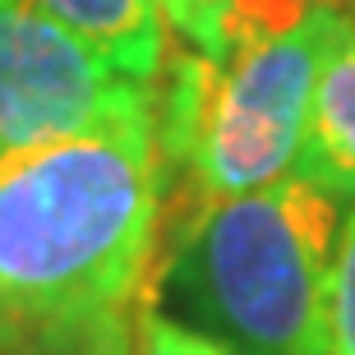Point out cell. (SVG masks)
Instances as JSON below:
<instances>
[{
  "instance_id": "cell-1",
  "label": "cell",
  "mask_w": 355,
  "mask_h": 355,
  "mask_svg": "<svg viewBox=\"0 0 355 355\" xmlns=\"http://www.w3.org/2000/svg\"><path fill=\"white\" fill-rule=\"evenodd\" d=\"M166 198L157 92L0 157V346L88 355L125 328L157 254Z\"/></svg>"
},
{
  "instance_id": "cell-2",
  "label": "cell",
  "mask_w": 355,
  "mask_h": 355,
  "mask_svg": "<svg viewBox=\"0 0 355 355\" xmlns=\"http://www.w3.org/2000/svg\"><path fill=\"white\" fill-rule=\"evenodd\" d=\"M337 194L291 171L175 217L162 291L184 323L236 355H328Z\"/></svg>"
},
{
  "instance_id": "cell-3",
  "label": "cell",
  "mask_w": 355,
  "mask_h": 355,
  "mask_svg": "<svg viewBox=\"0 0 355 355\" xmlns=\"http://www.w3.org/2000/svg\"><path fill=\"white\" fill-rule=\"evenodd\" d=\"M346 14L314 0L300 24L240 46L226 60L184 51L157 79V134L171 175L189 171L194 198H231L277 184L300 166L318 69Z\"/></svg>"
},
{
  "instance_id": "cell-4",
  "label": "cell",
  "mask_w": 355,
  "mask_h": 355,
  "mask_svg": "<svg viewBox=\"0 0 355 355\" xmlns=\"http://www.w3.org/2000/svg\"><path fill=\"white\" fill-rule=\"evenodd\" d=\"M153 92L157 83L120 74L33 0H0V157L88 130Z\"/></svg>"
},
{
  "instance_id": "cell-5",
  "label": "cell",
  "mask_w": 355,
  "mask_h": 355,
  "mask_svg": "<svg viewBox=\"0 0 355 355\" xmlns=\"http://www.w3.org/2000/svg\"><path fill=\"white\" fill-rule=\"evenodd\" d=\"M33 5L139 83H157L171 60L157 0H33Z\"/></svg>"
},
{
  "instance_id": "cell-6",
  "label": "cell",
  "mask_w": 355,
  "mask_h": 355,
  "mask_svg": "<svg viewBox=\"0 0 355 355\" xmlns=\"http://www.w3.org/2000/svg\"><path fill=\"white\" fill-rule=\"evenodd\" d=\"M300 175L323 184L337 198H355V33H337L328 60L318 69L309 139L300 153Z\"/></svg>"
},
{
  "instance_id": "cell-7",
  "label": "cell",
  "mask_w": 355,
  "mask_h": 355,
  "mask_svg": "<svg viewBox=\"0 0 355 355\" xmlns=\"http://www.w3.org/2000/svg\"><path fill=\"white\" fill-rule=\"evenodd\" d=\"M328 355H355V208L342 222L328 282Z\"/></svg>"
},
{
  "instance_id": "cell-8",
  "label": "cell",
  "mask_w": 355,
  "mask_h": 355,
  "mask_svg": "<svg viewBox=\"0 0 355 355\" xmlns=\"http://www.w3.org/2000/svg\"><path fill=\"white\" fill-rule=\"evenodd\" d=\"M139 337H144V355H236L222 342H212V337H203L189 323H175L166 314H148Z\"/></svg>"
},
{
  "instance_id": "cell-9",
  "label": "cell",
  "mask_w": 355,
  "mask_h": 355,
  "mask_svg": "<svg viewBox=\"0 0 355 355\" xmlns=\"http://www.w3.org/2000/svg\"><path fill=\"white\" fill-rule=\"evenodd\" d=\"M88 355H139V351H134V337H130V328H120V332H111L106 342H97Z\"/></svg>"
},
{
  "instance_id": "cell-10",
  "label": "cell",
  "mask_w": 355,
  "mask_h": 355,
  "mask_svg": "<svg viewBox=\"0 0 355 355\" xmlns=\"http://www.w3.org/2000/svg\"><path fill=\"white\" fill-rule=\"evenodd\" d=\"M337 10L346 14V24H351V33H355V0H337Z\"/></svg>"
},
{
  "instance_id": "cell-11",
  "label": "cell",
  "mask_w": 355,
  "mask_h": 355,
  "mask_svg": "<svg viewBox=\"0 0 355 355\" xmlns=\"http://www.w3.org/2000/svg\"><path fill=\"white\" fill-rule=\"evenodd\" d=\"M0 355H14V351H10V346H0Z\"/></svg>"
}]
</instances>
